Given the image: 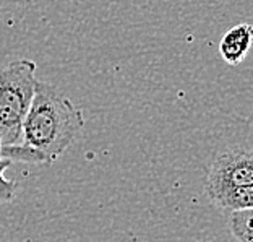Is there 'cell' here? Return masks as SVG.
Returning a JSON list of instances; mask_svg holds the SVG:
<instances>
[{
  "label": "cell",
  "instance_id": "obj_1",
  "mask_svg": "<svg viewBox=\"0 0 253 242\" xmlns=\"http://www.w3.org/2000/svg\"><path fill=\"white\" fill-rule=\"evenodd\" d=\"M84 127L83 112L52 85L38 82L21 129V143L52 164L75 142Z\"/></svg>",
  "mask_w": 253,
  "mask_h": 242
},
{
  "label": "cell",
  "instance_id": "obj_2",
  "mask_svg": "<svg viewBox=\"0 0 253 242\" xmlns=\"http://www.w3.org/2000/svg\"><path fill=\"white\" fill-rule=\"evenodd\" d=\"M36 63L20 59L0 70V140L18 143L21 129L36 91Z\"/></svg>",
  "mask_w": 253,
  "mask_h": 242
},
{
  "label": "cell",
  "instance_id": "obj_3",
  "mask_svg": "<svg viewBox=\"0 0 253 242\" xmlns=\"http://www.w3.org/2000/svg\"><path fill=\"white\" fill-rule=\"evenodd\" d=\"M253 184V149L232 146L221 149L211 163L205 192L211 198L222 190Z\"/></svg>",
  "mask_w": 253,
  "mask_h": 242
},
{
  "label": "cell",
  "instance_id": "obj_4",
  "mask_svg": "<svg viewBox=\"0 0 253 242\" xmlns=\"http://www.w3.org/2000/svg\"><path fill=\"white\" fill-rule=\"evenodd\" d=\"M253 44V25L240 23L224 33L219 43V54L229 65H239L249 54Z\"/></svg>",
  "mask_w": 253,
  "mask_h": 242
},
{
  "label": "cell",
  "instance_id": "obj_5",
  "mask_svg": "<svg viewBox=\"0 0 253 242\" xmlns=\"http://www.w3.org/2000/svg\"><path fill=\"white\" fill-rule=\"evenodd\" d=\"M210 200L212 201V205L226 211L253 208V184L222 190V192L212 195Z\"/></svg>",
  "mask_w": 253,
  "mask_h": 242
},
{
  "label": "cell",
  "instance_id": "obj_6",
  "mask_svg": "<svg viewBox=\"0 0 253 242\" xmlns=\"http://www.w3.org/2000/svg\"><path fill=\"white\" fill-rule=\"evenodd\" d=\"M229 229H231V234L235 241L253 242V208L231 211Z\"/></svg>",
  "mask_w": 253,
  "mask_h": 242
},
{
  "label": "cell",
  "instance_id": "obj_7",
  "mask_svg": "<svg viewBox=\"0 0 253 242\" xmlns=\"http://www.w3.org/2000/svg\"><path fill=\"white\" fill-rule=\"evenodd\" d=\"M13 164L10 159L7 158H0V203H7L15 198V192H16V182L10 181L3 176V172L7 168Z\"/></svg>",
  "mask_w": 253,
  "mask_h": 242
},
{
  "label": "cell",
  "instance_id": "obj_8",
  "mask_svg": "<svg viewBox=\"0 0 253 242\" xmlns=\"http://www.w3.org/2000/svg\"><path fill=\"white\" fill-rule=\"evenodd\" d=\"M0 151H2V140H0ZM0 158H2V156H0Z\"/></svg>",
  "mask_w": 253,
  "mask_h": 242
}]
</instances>
